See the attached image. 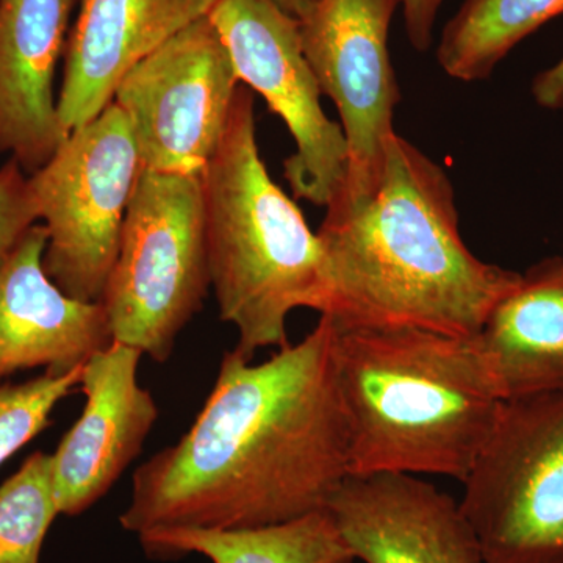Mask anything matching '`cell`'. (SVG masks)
Returning a JSON list of instances; mask_svg holds the SVG:
<instances>
[{
	"label": "cell",
	"instance_id": "cell-16",
	"mask_svg": "<svg viewBox=\"0 0 563 563\" xmlns=\"http://www.w3.org/2000/svg\"><path fill=\"white\" fill-rule=\"evenodd\" d=\"M506 399L563 391V255L544 258L474 336Z\"/></svg>",
	"mask_w": 563,
	"mask_h": 563
},
{
	"label": "cell",
	"instance_id": "cell-13",
	"mask_svg": "<svg viewBox=\"0 0 563 563\" xmlns=\"http://www.w3.org/2000/svg\"><path fill=\"white\" fill-rule=\"evenodd\" d=\"M46 244L36 222L0 268V383L40 366L65 376L114 342L103 303L69 298L44 272Z\"/></svg>",
	"mask_w": 563,
	"mask_h": 563
},
{
	"label": "cell",
	"instance_id": "cell-23",
	"mask_svg": "<svg viewBox=\"0 0 563 563\" xmlns=\"http://www.w3.org/2000/svg\"><path fill=\"white\" fill-rule=\"evenodd\" d=\"M532 96L543 109L563 110V58L537 74L532 81Z\"/></svg>",
	"mask_w": 563,
	"mask_h": 563
},
{
	"label": "cell",
	"instance_id": "cell-9",
	"mask_svg": "<svg viewBox=\"0 0 563 563\" xmlns=\"http://www.w3.org/2000/svg\"><path fill=\"white\" fill-rule=\"evenodd\" d=\"M399 0H320L299 35L322 95L340 114L347 146L343 188L325 210L355 209L383 179L393 114L401 102L388 51V31Z\"/></svg>",
	"mask_w": 563,
	"mask_h": 563
},
{
	"label": "cell",
	"instance_id": "cell-20",
	"mask_svg": "<svg viewBox=\"0 0 563 563\" xmlns=\"http://www.w3.org/2000/svg\"><path fill=\"white\" fill-rule=\"evenodd\" d=\"M84 366L65 376L44 374L18 385H0V465L51 426V413L77 385Z\"/></svg>",
	"mask_w": 563,
	"mask_h": 563
},
{
	"label": "cell",
	"instance_id": "cell-2",
	"mask_svg": "<svg viewBox=\"0 0 563 563\" xmlns=\"http://www.w3.org/2000/svg\"><path fill=\"white\" fill-rule=\"evenodd\" d=\"M322 306L342 328H418L474 339L521 274L477 258L459 231L453 184L398 133L383 179L355 209L325 210Z\"/></svg>",
	"mask_w": 563,
	"mask_h": 563
},
{
	"label": "cell",
	"instance_id": "cell-6",
	"mask_svg": "<svg viewBox=\"0 0 563 563\" xmlns=\"http://www.w3.org/2000/svg\"><path fill=\"white\" fill-rule=\"evenodd\" d=\"M141 168L128 118L111 102L29 174L47 232L44 272L69 298L101 302Z\"/></svg>",
	"mask_w": 563,
	"mask_h": 563
},
{
	"label": "cell",
	"instance_id": "cell-19",
	"mask_svg": "<svg viewBox=\"0 0 563 563\" xmlns=\"http://www.w3.org/2000/svg\"><path fill=\"white\" fill-rule=\"evenodd\" d=\"M58 512L52 454H32L0 487V563H40Z\"/></svg>",
	"mask_w": 563,
	"mask_h": 563
},
{
	"label": "cell",
	"instance_id": "cell-10",
	"mask_svg": "<svg viewBox=\"0 0 563 563\" xmlns=\"http://www.w3.org/2000/svg\"><path fill=\"white\" fill-rule=\"evenodd\" d=\"M209 20L228 47L240 84L265 99L295 141V154L284 162L292 196L328 207L346 179V139L342 125L322 110L299 21L274 0H217Z\"/></svg>",
	"mask_w": 563,
	"mask_h": 563
},
{
	"label": "cell",
	"instance_id": "cell-12",
	"mask_svg": "<svg viewBox=\"0 0 563 563\" xmlns=\"http://www.w3.org/2000/svg\"><path fill=\"white\" fill-rule=\"evenodd\" d=\"M355 561L485 563L461 504L412 474H354L328 506Z\"/></svg>",
	"mask_w": 563,
	"mask_h": 563
},
{
	"label": "cell",
	"instance_id": "cell-5",
	"mask_svg": "<svg viewBox=\"0 0 563 563\" xmlns=\"http://www.w3.org/2000/svg\"><path fill=\"white\" fill-rule=\"evenodd\" d=\"M209 287L201 174L141 168L101 299L114 342L165 363Z\"/></svg>",
	"mask_w": 563,
	"mask_h": 563
},
{
	"label": "cell",
	"instance_id": "cell-7",
	"mask_svg": "<svg viewBox=\"0 0 563 563\" xmlns=\"http://www.w3.org/2000/svg\"><path fill=\"white\" fill-rule=\"evenodd\" d=\"M462 484L485 563H563V391L506 399Z\"/></svg>",
	"mask_w": 563,
	"mask_h": 563
},
{
	"label": "cell",
	"instance_id": "cell-1",
	"mask_svg": "<svg viewBox=\"0 0 563 563\" xmlns=\"http://www.w3.org/2000/svg\"><path fill=\"white\" fill-rule=\"evenodd\" d=\"M333 321L252 363L225 352L190 431L133 474L120 521L162 529H258L322 510L351 476L350 429L333 369Z\"/></svg>",
	"mask_w": 563,
	"mask_h": 563
},
{
	"label": "cell",
	"instance_id": "cell-17",
	"mask_svg": "<svg viewBox=\"0 0 563 563\" xmlns=\"http://www.w3.org/2000/svg\"><path fill=\"white\" fill-rule=\"evenodd\" d=\"M147 555L202 554L213 563H354L328 510L258 529H162L140 536Z\"/></svg>",
	"mask_w": 563,
	"mask_h": 563
},
{
	"label": "cell",
	"instance_id": "cell-24",
	"mask_svg": "<svg viewBox=\"0 0 563 563\" xmlns=\"http://www.w3.org/2000/svg\"><path fill=\"white\" fill-rule=\"evenodd\" d=\"M285 13L290 14L295 20L302 21L312 13L320 0H274Z\"/></svg>",
	"mask_w": 563,
	"mask_h": 563
},
{
	"label": "cell",
	"instance_id": "cell-3",
	"mask_svg": "<svg viewBox=\"0 0 563 563\" xmlns=\"http://www.w3.org/2000/svg\"><path fill=\"white\" fill-rule=\"evenodd\" d=\"M333 328L351 476L432 474L462 483L506 402L476 340L418 328Z\"/></svg>",
	"mask_w": 563,
	"mask_h": 563
},
{
	"label": "cell",
	"instance_id": "cell-18",
	"mask_svg": "<svg viewBox=\"0 0 563 563\" xmlns=\"http://www.w3.org/2000/svg\"><path fill=\"white\" fill-rule=\"evenodd\" d=\"M561 14L563 0H465L443 29L437 60L453 79H488L514 47Z\"/></svg>",
	"mask_w": 563,
	"mask_h": 563
},
{
	"label": "cell",
	"instance_id": "cell-11",
	"mask_svg": "<svg viewBox=\"0 0 563 563\" xmlns=\"http://www.w3.org/2000/svg\"><path fill=\"white\" fill-rule=\"evenodd\" d=\"M141 357L136 347L113 342L84 365V412L52 454L55 499L66 517L84 514L109 493L157 421V404L139 384Z\"/></svg>",
	"mask_w": 563,
	"mask_h": 563
},
{
	"label": "cell",
	"instance_id": "cell-15",
	"mask_svg": "<svg viewBox=\"0 0 563 563\" xmlns=\"http://www.w3.org/2000/svg\"><path fill=\"white\" fill-rule=\"evenodd\" d=\"M76 0H0V155L35 173L60 147L55 70Z\"/></svg>",
	"mask_w": 563,
	"mask_h": 563
},
{
	"label": "cell",
	"instance_id": "cell-21",
	"mask_svg": "<svg viewBox=\"0 0 563 563\" xmlns=\"http://www.w3.org/2000/svg\"><path fill=\"white\" fill-rule=\"evenodd\" d=\"M36 222H40L38 210L29 174L10 158L0 168V268Z\"/></svg>",
	"mask_w": 563,
	"mask_h": 563
},
{
	"label": "cell",
	"instance_id": "cell-14",
	"mask_svg": "<svg viewBox=\"0 0 563 563\" xmlns=\"http://www.w3.org/2000/svg\"><path fill=\"white\" fill-rule=\"evenodd\" d=\"M217 0H79L65 47L57 110L66 135L113 102L122 77L192 22L209 16Z\"/></svg>",
	"mask_w": 563,
	"mask_h": 563
},
{
	"label": "cell",
	"instance_id": "cell-22",
	"mask_svg": "<svg viewBox=\"0 0 563 563\" xmlns=\"http://www.w3.org/2000/svg\"><path fill=\"white\" fill-rule=\"evenodd\" d=\"M402 5L407 35L415 49L424 52L431 47L433 24L444 0H399Z\"/></svg>",
	"mask_w": 563,
	"mask_h": 563
},
{
	"label": "cell",
	"instance_id": "cell-4",
	"mask_svg": "<svg viewBox=\"0 0 563 563\" xmlns=\"http://www.w3.org/2000/svg\"><path fill=\"white\" fill-rule=\"evenodd\" d=\"M210 287L235 350L254 357L288 342L292 310L322 306V251L301 209L269 176L254 98L240 85L228 128L202 174Z\"/></svg>",
	"mask_w": 563,
	"mask_h": 563
},
{
	"label": "cell",
	"instance_id": "cell-8",
	"mask_svg": "<svg viewBox=\"0 0 563 563\" xmlns=\"http://www.w3.org/2000/svg\"><path fill=\"white\" fill-rule=\"evenodd\" d=\"M240 85L209 16L136 63L118 84L113 102L128 118L141 166L202 174L220 146Z\"/></svg>",
	"mask_w": 563,
	"mask_h": 563
}]
</instances>
